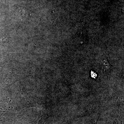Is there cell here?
<instances>
[{
  "label": "cell",
  "instance_id": "cell-2",
  "mask_svg": "<svg viewBox=\"0 0 124 124\" xmlns=\"http://www.w3.org/2000/svg\"><path fill=\"white\" fill-rule=\"evenodd\" d=\"M9 39L6 35L0 36V42L3 44H6L9 42Z\"/></svg>",
  "mask_w": 124,
  "mask_h": 124
},
{
  "label": "cell",
  "instance_id": "cell-1",
  "mask_svg": "<svg viewBox=\"0 0 124 124\" xmlns=\"http://www.w3.org/2000/svg\"><path fill=\"white\" fill-rule=\"evenodd\" d=\"M99 62L104 74L106 75H110L113 66L109 62L106 55L105 54L102 55L100 57Z\"/></svg>",
  "mask_w": 124,
  "mask_h": 124
}]
</instances>
